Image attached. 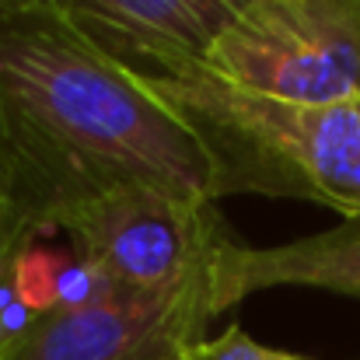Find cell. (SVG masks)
Segmentation results:
<instances>
[{"label":"cell","mask_w":360,"mask_h":360,"mask_svg":"<svg viewBox=\"0 0 360 360\" xmlns=\"http://www.w3.org/2000/svg\"><path fill=\"white\" fill-rule=\"evenodd\" d=\"M35 238H46L42 228L35 224V217L25 210V203L11 193V186L0 175V347L11 336H18L32 319V311L21 308L14 297V262L21 248Z\"/></svg>","instance_id":"ba28073f"},{"label":"cell","mask_w":360,"mask_h":360,"mask_svg":"<svg viewBox=\"0 0 360 360\" xmlns=\"http://www.w3.org/2000/svg\"><path fill=\"white\" fill-rule=\"evenodd\" d=\"M207 67L283 102L360 98V0H252L224 25Z\"/></svg>","instance_id":"277c9868"},{"label":"cell","mask_w":360,"mask_h":360,"mask_svg":"<svg viewBox=\"0 0 360 360\" xmlns=\"http://www.w3.org/2000/svg\"><path fill=\"white\" fill-rule=\"evenodd\" d=\"M235 4H238V7H245V4H252V0H235Z\"/></svg>","instance_id":"7c38bea8"},{"label":"cell","mask_w":360,"mask_h":360,"mask_svg":"<svg viewBox=\"0 0 360 360\" xmlns=\"http://www.w3.org/2000/svg\"><path fill=\"white\" fill-rule=\"evenodd\" d=\"M60 231L105 283L143 294L210 290L214 297V266L235 241L217 203H193L147 186H116L81 200L63 214Z\"/></svg>","instance_id":"3957f363"},{"label":"cell","mask_w":360,"mask_h":360,"mask_svg":"<svg viewBox=\"0 0 360 360\" xmlns=\"http://www.w3.org/2000/svg\"><path fill=\"white\" fill-rule=\"evenodd\" d=\"M0 175L42 235L116 186L228 196L200 133L49 0L0 11Z\"/></svg>","instance_id":"6da1fadb"},{"label":"cell","mask_w":360,"mask_h":360,"mask_svg":"<svg viewBox=\"0 0 360 360\" xmlns=\"http://www.w3.org/2000/svg\"><path fill=\"white\" fill-rule=\"evenodd\" d=\"M273 287H311L360 297V214L308 238L269 248H252L235 238L221 252L214 266L217 315L231 311L248 294Z\"/></svg>","instance_id":"52a82bcc"},{"label":"cell","mask_w":360,"mask_h":360,"mask_svg":"<svg viewBox=\"0 0 360 360\" xmlns=\"http://www.w3.org/2000/svg\"><path fill=\"white\" fill-rule=\"evenodd\" d=\"M214 315L210 290L143 294L109 287L84 304L32 315L0 347V360H158L203 340Z\"/></svg>","instance_id":"5b68a950"},{"label":"cell","mask_w":360,"mask_h":360,"mask_svg":"<svg viewBox=\"0 0 360 360\" xmlns=\"http://www.w3.org/2000/svg\"><path fill=\"white\" fill-rule=\"evenodd\" d=\"M95 46L136 74H175L207 63L235 18V0H49Z\"/></svg>","instance_id":"8992f818"},{"label":"cell","mask_w":360,"mask_h":360,"mask_svg":"<svg viewBox=\"0 0 360 360\" xmlns=\"http://www.w3.org/2000/svg\"><path fill=\"white\" fill-rule=\"evenodd\" d=\"M158 360H186V347L182 350H172V354H165V357H158Z\"/></svg>","instance_id":"8fae6325"},{"label":"cell","mask_w":360,"mask_h":360,"mask_svg":"<svg viewBox=\"0 0 360 360\" xmlns=\"http://www.w3.org/2000/svg\"><path fill=\"white\" fill-rule=\"evenodd\" d=\"M186 360H311L290 350H276L266 347L259 340H252L241 326H228L221 336L214 340H196L186 347Z\"/></svg>","instance_id":"9c48e42d"},{"label":"cell","mask_w":360,"mask_h":360,"mask_svg":"<svg viewBox=\"0 0 360 360\" xmlns=\"http://www.w3.org/2000/svg\"><path fill=\"white\" fill-rule=\"evenodd\" d=\"M25 4H39V0H0V11H14V7H25Z\"/></svg>","instance_id":"30bf717a"},{"label":"cell","mask_w":360,"mask_h":360,"mask_svg":"<svg viewBox=\"0 0 360 360\" xmlns=\"http://www.w3.org/2000/svg\"><path fill=\"white\" fill-rule=\"evenodd\" d=\"M143 77L210 147L228 196H287L360 214V98L283 102L217 77L207 63Z\"/></svg>","instance_id":"7a4b0ae2"}]
</instances>
